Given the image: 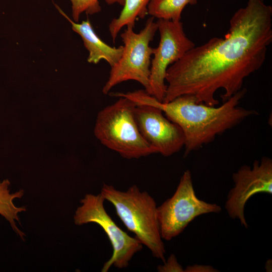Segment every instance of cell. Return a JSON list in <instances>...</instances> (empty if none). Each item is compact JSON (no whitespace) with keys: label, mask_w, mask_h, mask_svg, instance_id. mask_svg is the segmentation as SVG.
<instances>
[{"label":"cell","mask_w":272,"mask_h":272,"mask_svg":"<svg viewBox=\"0 0 272 272\" xmlns=\"http://www.w3.org/2000/svg\"><path fill=\"white\" fill-rule=\"evenodd\" d=\"M72 4V16L76 22H78L81 14L85 12L93 15L101 11L99 0H70ZM108 5L118 4L123 6L124 0H105Z\"/></svg>","instance_id":"15"},{"label":"cell","mask_w":272,"mask_h":272,"mask_svg":"<svg viewBox=\"0 0 272 272\" xmlns=\"http://www.w3.org/2000/svg\"><path fill=\"white\" fill-rule=\"evenodd\" d=\"M184 271L186 272H215L218 271L213 266L210 265H203L194 264L193 265L187 266Z\"/></svg>","instance_id":"17"},{"label":"cell","mask_w":272,"mask_h":272,"mask_svg":"<svg viewBox=\"0 0 272 272\" xmlns=\"http://www.w3.org/2000/svg\"><path fill=\"white\" fill-rule=\"evenodd\" d=\"M246 90L242 89L219 106L197 103L189 95L163 103L139 90L122 93L136 104H147L160 109L165 116L177 124L184 135V156L214 141L216 136L233 128L256 111L238 106Z\"/></svg>","instance_id":"2"},{"label":"cell","mask_w":272,"mask_h":272,"mask_svg":"<svg viewBox=\"0 0 272 272\" xmlns=\"http://www.w3.org/2000/svg\"><path fill=\"white\" fill-rule=\"evenodd\" d=\"M221 207L199 199L193 188L191 174L185 171L170 197L157 207V218L162 239L170 241L180 234L197 217L219 213Z\"/></svg>","instance_id":"6"},{"label":"cell","mask_w":272,"mask_h":272,"mask_svg":"<svg viewBox=\"0 0 272 272\" xmlns=\"http://www.w3.org/2000/svg\"><path fill=\"white\" fill-rule=\"evenodd\" d=\"M157 269L160 272L184 271L182 266L178 262L175 255L173 254H171L167 260L164 262L163 265H159Z\"/></svg>","instance_id":"16"},{"label":"cell","mask_w":272,"mask_h":272,"mask_svg":"<svg viewBox=\"0 0 272 272\" xmlns=\"http://www.w3.org/2000/svg\"><path fill=\"white\" fill-rule=\"evenodd\" d=\"M154 17L149 18L144 28L135 33L133 27L127 26L121 34L123 52L118 62L111 67L109 76L102 92L107 94L117 85L133 80L140 83L147 91L149 87L151 57L154 48L150 46L158 30Z\"/></svg>","instance_id":"5"},{"label":"cell","mask_w":272,"mask_h":272,"mask_svg":"<svg viewBox=\"0 0 272 272\" xmlns=\"http://www.w3.org/2000/svg\"><path fill=\"white\" fill-rule=\"evenodd\" d=\"M197 3V0H152L148 5V14L158 19L180 21L184 8Z\"/></svg>","instance_id":"14"},{"label":"cell","mask_w":272,"mask_h":272,"mask_svg":"<svg viewBox=\"0 0 272 272\" xmlns=\"http://www.w3.org/2000/svg\"><path fill=\"white\" fill-rule=\"evenodd\" d=\"M134 113L141 134L156 153L169 157L184 147L182 129L168 119L160 109L150 105L136 104Z\"/></svg>","instance_id":"10"},{"label":"cell","mask_w":272,"mask_h":272,"mask_svg":"<svg viewBox=\"0 0 272 272\" xmlns=\"http://www.w3.org/2000/svg\"><path fill=\"white\" fill-rule=\"evenodd\" d=\"M272 42V7L263 0H248L230 20L224 38L213 37L194 46L168 68L162 102L184 95L215 106L216 92L223 102L242 88L245 79L259 70Z\"/></svg>","instance_id":"1"},{"label":"cell","mask_w":272,"mask_h":272,"mask_svg":"<svg viewBox=\"0 0 272 272\" xmlns=\"http://www.w3.org/2000/svg\"><path fill=\"white\" fill-rule=\"evenodd\" d=\"M10 185V181L7 179L0 182V215L9 222L16 234L24 240L25 234L17 227L16 221L20 223L18 214L26 211V209L24 207H16L14 203L15 198H20L23 196L24 190L21 189L16 192L11 193Z\"/></svg>","instance_id":"13"},{"label":"cell","mask_w":272,"mask_h":272,"mask_svg":"<svg viewBox=\"0 0 272 272\" xmlns=\"http://www.w3.org/2000/svg\"><path fill=\"white\" fill-rule=\"evenodd\" d=\"M56 7L72 24L73 30L81 37L89 51L87 60L89 63L97 64L103 59L111 67L118 62L123 52V46L116 47L108 45L97 35L88 19L78 23L71 20L59 7Z\"/></svg>","instance_id":"11"},{"label":"cell","mask_w":272,"mask_h":272,"mask_svg":"<svg viewBox=\"0 0 272 272\" xmlns=\"http://www.w3.org/2000/svg\"><path fill=\"white\" fill-rule=\"evenodd\" d=\"M107 106L98 114L94 133L107 148L126 159H138L155 154L139 129L135 116L136 104L125 97Z\"/></svg>","instance_id":"4"},{"label":"cell","mask_w":272,"mask_h":272,"mask_svg":"<svg viewBox=\"0 0 272 272\" xmlns=\"http://www.w3.org/2000/svg\"><path fill=\"white\" fill-rule=\"evenodd\" d=\"M100 193L111 203L127 229L146 246L154 257L165 261L166 249L157 218V206L154 198L135 185L126 191L104 184Z\"/></svg>","instance_id":"3"},{"label":"cell","mask_w":272,"mask_h":272,"mask_svg":"<svg viewBox=\"0 0 272 272\" xmlns=\"http://www.w3.org/2000/svg\"><path fill=\"white\" fill-rule=\"evenodd\" d=\"M156 23L160 41L158 47L154 48L149 87L146 92L162 102L167 87L165 77L168 68L194 47L195 44L186 36L181 21L159 19Z\"/></svg>","instance_id":"8"},{"label":"cell","mask_w":272,"mask_h":272,"mask_svg":"<svg viewBox=\"0 0 272 272\" xmlns=\"http://www.w3.org/2000/svg\"><path fill=\"white\" fill-rule=\"evenodd\" d=\"M152 0H124L123 8L116 18H114L109 25V31L113 43L117 35L125 26L134 27L138 18H144L148 14V6Z\"/></svg>","instance_id":"12"},{"label":"cell","mask_w":272,"mask_h":272,"mask_svg":"<svg viewBox=\"0 0 272 272\" xmlns=\"http://www.w3.org/2000/svg\"><path fill=\"white\" fill-rule=\"evenodd\" d=\"M232 178L234 186L228 193L225 207L231 219L239 220L247 228L244 216L247 201L259 193L272 194V160L263 157L252 167L244 165L233 174Z\"/></svg>","instance_id":"9"},{"label":"cell","mask_w":272,"mask_h":272,"mask_svg":"<svg viewBox=\"0 0 272 272\" xmlns=\"http://www.w3.org/2000/svg\"><path fill=\"white\" fill-rule=\"evenodd\" d=\"M105 199L101 193L87 194L81 199L82 206L77 209L74 222L77 225L94 223L105 232L112 247V256L103 265L101 271L107 272L114 266L126 267L133 255L143 249V244L120 229L106 212Z\"/></svg>","instance_id":"7"}]
</instances>
